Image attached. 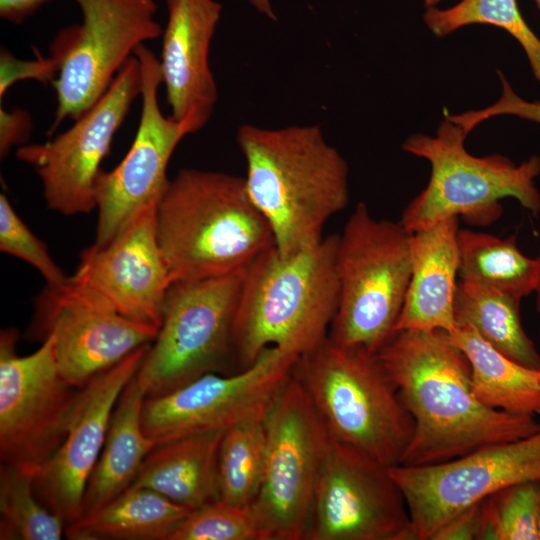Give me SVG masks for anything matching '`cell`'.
<instances>
[{
	"label": "cell",
	"mask_w": 540,
	"mask_h": 540,
	"mask_svg": "<svg viewBox=\"0 0 540 540\" xmlns=\"http://www.w3.org/2000/svg\"><path fill=\"white\" fill-rule=\"evenodd\" d=\"M414 421L399 465L450 461L540 431L534 416L490 408L472 389L471 366L443 330H400L378 352Z\"/></svg>",
	"instance_id": "obj_1"
},
{
	"label": "cell",
	"mask_w": 540,
	"mask_h": 540,
	"mask_svg": "<svg viewBox=\"0 0 540 540\" xmlns=\"http://www.w3.org/2000/svg\"><path fill=\"white\" fill-rule=\"evenodd\" d=\"M236 142L246 162V190L279 254L291 256L320 243L325 224L349 201L348 164L321 127L244 124Z\"/></svg>",
	"instance_id": "obj_2"
},
{
	"label": "cell",
	"mask_w": 540,
	"mask_h": 540,
	"mask_svg": "<svg viewBox=\"0 0 540 540\" xmlns=\"http://www.w3.org/2000/svg\"><path fill=\"white\" fill-rule=\"evenodd\" d=\"M157 237L172 282L243 270L275 246L244 177L183 169L157 207Z\"/></svg>",
	"instance_id": "obj_3"
},
{
	"label": "cell",
	"mask_w": 540,
	"mask_h": 540,
	"mask_svg": "<svg viewBox=\"0 0 540 540\" xmlns=\"http://www.w3.org/2000/svg\"><path fill=\"white\" fill-rule=\"evenodd\" d=\"M337 242L329 235L291 256L274 246L248 265L233 327L237 371L266 348L301 357L328 336L339 300Z\"/></svg>",
	"instance_id": "obj_4"
},
{
	"label": "cell",
	"mask_w": 540,
	"mask_h": 540,
	"mask_svg": "<svg viewBox=\"0 0 540 540\" xmlns=\"http://www.w3.org/2000/svg\"><path fill=\"white\" fill-rule=\"evenodd\" d=\"M293 375L334 441L385 467L401 463L414 421L378 353L327 336Z\"/></svg>",
	"instance_id": "obj_5"
},
{
	"label": "cell",
	"mask_w": 540,
	"mask_h": 540,
	"mask_svg": "<svg viewBox=\"0 0 540 540\" xmlns=\"http://www.w3.org/2000/svg\"><path fill=\"white\" fill-rule=\"evenodd\" d=\"M468 134L446 116L434 136L414 133L402 149L426 159L430 177L426 187L404 209L400 223L414 233L451 217L487 225L502 212L500 200L516 199L533 216L540 215V157L517 165L493 154L476 157L464 142Z\"/></svg>",
	"instance_id": "obj_6"
},
{
	"label": "cell",
	"mask_w": 540,
	"mask_h": 540,
	"mask_svg": "<svg viewBox=\"0 0 540 540\" xmlns=\"http://www.w3.org/2000/svg\"><path fill=\"white\" fill-rule=\"evenodd\" d=\"M413 233L357 204L338 235L339 300L328 337L378 353L396 333L413 264Z\"/></svg>",
	"instance_id": "obj_7"
},
{
	"label": "cell",
	"mask_w": 540,
	"mask_h": 540,
	"mask_svg": "<svg viewBox=\"0 0 540 540\" xmlns=\"http://www.w3.org/2000/svg\"><path fill=\"white\" fill-rule=\"evenodd\" d=\"M245 269L172 283L157 336L136 374L146 398L207 373L226 374L234 362L233 327Z\"/></svg>",
	"instance_id": "obj_8"
},
{
	"label": "cell",
	"mask_w": 540,
	"mask_h": 540,
	"mask_svg": "<svg viewBox=\"0 0 540 540\" xmlns=\"http://www.w3.org/2000/svg\"><path fill=\"white\" fill-rule=\"evenodd\" d=\"M264 423V476L251 511L263 540H304L331 437L294 375L272 401Z\"/></svg>",
	"instance_id": "obj_9"
},
{
	"label": "cell",
	"mask_w": 540,
	"mask_h": 540,
	"mask_svg": "<svg viewBox=\"0 0 540 540\" xmlns=\"http://www.w3.org/2000/svg\"><path fill=\"white\" fill-rule=\"evenodd\" d=\"M81 22L59 30L50 44L58 62L52 83L57 98L53 133L65 119L76 120L106 92L137 47L158 38L156 0H73Z\"/></svg>",
	"instance_id": "obj_10"
},
{
	"label": "cell",
	"mask_w": 540,
	"mask_h": 540,
	"mask_svg": "<svg viewBox=\"0 0 540 540\" xmlns=\"http://www.w3.org/2000/svg\"><path fill=\"white\" fill-rule=\"evenodd\" d=\"M17 341L16 329L1 330L0 458L35 476L66 437L78 388L61 376L51 334L27 356Z\"/></svg>",
	"instance_id": "obj_11"
},
{
	"label": "cell",
	"mask_w": 540,
	"mask_h": 540,
	"mask_svg": "<svg viewBox=\"0 0 540 540\" xmlns=\"http://www.w3.org/2000/svg\"><path fill=\"white\" fill-rule=\"evenodd\" d=\"M304 540H416L389 467L331 438Z\"/></svg>",
	"instance_id": "obj_12"
},
{
	"label": "cell",
	"mask_w": 540,
	"mask_h": 540,
	"mask_svg": "<svg viewBox=\"0 0 540 540\" xmlns=\"http://www.w3.org/2000/svg\"><path fill=\"white\" fill-rule=\"evenodd\" d=\"M405 498L416 540H432L455 515L516 483L540 480V431L443 463L389 467Z\"/></svg>",
	"instance_id": "obj_13"
},
{
	"label": "cell",
	"mask_w": 540,
	"mask_h": 540,
	"mask_svg": "<svg viewBox=\"0 0 540 540\" xmlns=\"http://www.w3.org/2000/svg\"><path fill=\"white\" fill-rule=\"evenodd\" d=\"M298 356L266 348L249 367L231 374L207 373L169 393L145 399L141 421L157 445L210 431H225L252 417H265L293 375Z\"/></svg>",
	"instance_id": "obj_14"
},
{
	"label": "cell",
	"mask_w": 540,
	"mask_h": 540,
	"mask_svg": "<svg viewBox=\"0 0 540 540\" xmlns=\"http://www.w3.org/2000/svg\"><path fill=\"white\" fill-rule=\"evenodd\" d=\"M140 91L141 70L133 55L106 92L68 130L17 149L16 157L38 174L49 209L67 216L96 209L94 182L100 164Z\"/></svg>",
	"instance_id": "obj_15"
},
{
	"label": "cell",
	"mask_w": 540,
	"mask_h": 540,
	"mask_svg": "<svg viewBox=\"0 0 540 540\" xmlns=\"http://www.w3.org/2000/svg\"><path fill=\"white\" fill-rule=\"evenodd\" d=\"M158 203L141 209L108 243L86 248L74 275L57 288L76 300L159 328L173 282L157 237Z\"/></svg>",
	"instance_id": "obj_16"
},
{
	"label": "cell",
	"mask_w": 540,
	"mask_h": 540,
	"mask_svg": "<svg viewBox=\"0 0 540 540\" xmlns=\"http://www.w3.org/2000/svg\"><path fill=\"white\" fill-rule=\"evenodd\" d=\"M133 55L141 70V115L127 154L114 169H101L95 179L98 210L95 245L108 243L141 209L160 200L170 181L169 160L179 142L188 135L180 123L161 111L159 59L144 44Z\"/></svg>",
	"instance_id": "obj_17"
},
{
	"label": "cell",
	"mask_w": 540,
	"mask_h": 540,
	"mask_svg": "<svg viewBox=\"0 0 540 540\" xmlns=\"http://www.w3.org/2000/svg\"><path fill=\"white\" fill-rule=\"evenodd\" d=\"M149 345L78 387L66 437L34 477L36 495L65 526L80 517L85 489L102 452L114 408L137 374Z\"/></svg>",
	"instance_id": "obj_18"
},
{
	"label": "cell",
	"mask_w": 540,
	"mask_h": 540,
	"mask_svg": "<svg viewBox=\"0 0 540 540\" xmlns=\"http://www.w3.org/2000/svg\"><path fill=\"white\" fill-rule=\"evenodd\" d=\"M35 326L43 338L49 334L54 337L60 374L77 388L151 344L159 330L48 286L37 299Z\"/></svg>",
	"instance_id": "obj_19"
},
{
	"label": "cell",
	"mask_w": 540,
	"mask_h": 540,
	"mask_svg": "<svg viewBox=\"0 0 540 540\" xmlns=\"http://www.w3.org/2000/svg\"><path fill=\"white\" fill-rule=\"evenodd\" d=\"M167 23L159 59L170 116L187 134L210 120L218 91L209 51L222 14L217 0H165Z\"/></svg>",
	"instance_id": "obj_20"
},
{
	"label": "cell",
	"mask_w": 540,
	"mask_h": 540,
	"mask_svg": "<svg viewBox=\"0 0 540 540\" xmlns=\"http://www.w3.org/2000/svg\"><path fill=\"white\" fill-rule=\"evenodd\" d=\"M459 218L451 217L413 233L412 274L400 313V330L456 328L454 298L460 268Z\"/></svg>",
	"instance_id": "obj_21"
},
{
	"label": "cell",
	"mask_w": 540,
	"mask_h": 540,
	"mask_svg": "<svg viewBox=\"0 0 540 540\" xmlns=\"http://www.w3.org/2000/svg\"><path fill=\"white\" fill-rule=\"evenodd\" d=\"M223 433L204 432L157 445L131 487L149 488L189 511L219 501L218 456Z\"/></svg>",
	"instance_id": "obj_22"
},
{
	"label": "cell",
	"mask_w": 540,
	"mask_h": 540,
	"mask_svg": "<svg viewBox=\"0 0 540 540\" xmlns=\"http://www.w3.org/2000/svg\"><path fill=\"white\" fill-rule=\"evenodd\" d=\"M145 399L144 387L135 375L112 413L102 452L85 489L79 518L94 513L129 489L143 461L156 447L142 427Z\"/></svg>",
	"instance_id": "obj_23"
},
{
	"label": "cell",
	"mask_w": 540,
	"mask_h": 540,
	"mask_svg": "<svg viewBox=\"0 0 540 540\" xmlns=\"http://www.w3.org/2000/svg\"><path fill=\"white\" fill-rule=\"evenodd\" d=\"M467 357L472 389L484 405L515 414H540V370L524 367L506 357L469 326L447 333Z\"/></svg>",
	"instance_id": "obj_24"
},
{
	"label": "cell",
	"mask_w": 540,
	"mask_h": 540,
	"mask_svg": "<svg viewBox=\"0 0 540 540\" xmlns=\"http://www.w3.org/2000/svg\"><path fill=\"white\" fill-rule=\"evenodd\" d=\"M190 511L144 487H130L92 514L65 526L72 540H168Z\"/></svg>",
	"instance_id": "obj_25"
},
{
	"label": "cell",
	"mask_w": 540,
	"mask_h": 540,
	"mask_svg": "<svg viewBox=\"0 0 540 540\" xmlns=\"http://www.w3.org/2000/svg\"><path fill=\"white\" fill-rule=\"evenodd\" d=\"M521 301L484 284L461 278L454 298L456 327H472L506 357L524 367L540 370V354L521 322Z\"/></svg>",
	"instance_id": "obj_26"
},
{
	"label": "cell",
	"mask_w": 540,
	"mask_h": 540,
	"mask_svg": "<svg viewBox=\"0 0 540 540\" xmlns=\"http://www.w3.org/2000/svg\"><path fill=\"white\" fill-rule=\"evenodd\" d=\"M460 278L472 280L522 300L534 293L538 259L524 255L516 236L500 238L460 229L458 234Z\"/></svg>",
	"instance_id": "obj_27"
},
{
	"label": "cell",
	"mask_w": 540,
	"mask_h": 540,
	"mask_svg": "<svg viewBox=\"0 0 540 540\" xmlns=\"http://www.w3.org/2000/svg\"><path fill=\"white\" fill-rule=\"evenodd\" d=\"M265 455L264 417L248 418L226 429L218 456L220 500L250 506L263 481Z\"/></svg>",
	"instance_id": "obj_28"
},
{
	"label": "cell",
	"mask_w": 540,
	"mask_h": 540,
	"mask_svg": "<svg viewBox=\"0 0 540 540\" xmlns=\"http://www.w3.org/2000/svg\"><path fill=\"white\" fill-rule=\"evenodd\" d=\"M34 477L1 463V540H60L65 536V523L36 495Z\"/></svg>",
	"instance_id": "obj_29"
},
{
	"label": "cell",
	"mask_w": 540,
	"mask_h": 540,
	"mask_svg": "<svg viewBox=\"0 0 540 540\" xmlns=\"http://www.w3.org/2000/svg\"><path fill=\"white\" fill-rule=\"evenodd\" d=\"M423 20L439 38L471 24L504 29L522 46L533 75L540 83V39L525 22L516 0H461L446 9L428 7Z\"/></svg>",
	"instance_id": "obj_30"
},
{
	"label": "cell",
	"mask_w": 540,
	"mask_h": 540,
	"mask_svg": "<svg viewBox=\"0 0 540 540\" xmlns=\"http://www.w3.org/2000/svg\"><path fill=\"white\" fill-rule=\"evenodd\" d=\"M540 480L507 486L482 501L478 540H540Z\"/></svg>",
	"instance_id": "obj_31"
},
{
	"label": "cell",
	"mask_w": 540,
	"mask_h": 540,
	"mask_svg": "<svg viewBox=\"0 0 540 540\" xmlns=\"http://www.w3.org/2000/svg\"><path fill=\"white\" fill-rule=\"evenodd\" d=\"M168 540H263L250 506L222 500L190 511Z\"/></svg>",
	"instance_id": "obj_32"
},
{
	"label": "cell",
	"mask_w": 540,
	"mask_h": 540,
	"mask_svg": "<svg viewBox=\"0 0 540 540\" xmlns=\"http://www.w3.org/2000/svg\"><path fill=\"white\" fill-rule=\"evenodd\" d=\"M0 249L32 265L48 287L57 288L67 281L47 246L25 225L4 193L0 195Z\"/></svg>",
	"instance_id": "obj_33"
},
{
	"label": "cell",
	"mask_w": 540,
	"mask_h": 540,
	"mask_svg": "<svg viewBox=\"0 0 540 540\" xmlns=\"http://www.w3.org/2000/svg\"><path fill=\"white\" fill-rule=\"evenodd\" d=\"M498 75L502 91L501 96L495 103L486 108L470 110L462 114L451 115L446 112L445 116L459 125L467 134L482 122L500 115L516 116L540 125V101L523 99L516 94L501 71H498Z\"/></svg>",
	"instance_id": "obj_34"
},
{
	"label": "cell",
	"mask_w": 540,
	"mask_h": 540,
	"mask_svg": "<svg viewBox=\"0 0 540 540\" xmlns=\"http://www.w3.org/2000/svg\"><path fill=\"white\" fill-rule=\"evenodd\" d=\"M33 60H22L7 49L0 53V98L10 87L22 80H36L42 84L53 83L58 74V62L49 54L44 57L35 49Z\"/></svg>",
	"instance_id": "obj_35"
},
{
	"label": "cell",
	"mask_w": 540,
	"mask_h": 540,
	"mask_svg": "<svg viewBox=\"0 0 540 540\" xmlns=\"http://www.w3.org/2000/svg\"><path fill=\"white\" fill-rule=\"evenodd\" d=\"M32 118L21 108L11 111L0 108V156L5 158L10 149L27 141L32 131Z\"/></svg>",
	"instance_id": "obj_36"
},
{
	"label": "cell",
	"mask_w": 540,
	"mask_h": 540,
	"mask_svg": "<svg viewBox=\"0 0 540 540\" xmlns=\"http://www.w3.org/2000/svg\"><path fill=\"white\" fill-rule=\"evenodd\" d=\"M481 505L482 501L455 515L435 533L432 540H478Z\"/></svg>",
	"instance_id": "obj_37"
},
{
	"label": "cell",
	"mask_w": 540,
	"mask_h": 540,
	"mask_svg": "<svg viewBox=\"0 0 540 540\" xmlns=\"http://www.w3.org/2000/svg\"><path fill=\"white\" fill-rule=\"evenodd\" d=\"M49 0H0V16L14 24L23 23Z\"/></svg>",
	"instance_id": "obj_38"
},
{
	"label": "cell",
	"mask_w": 540,
	"mask_h": 540,
	"mask_svg": "<svg viewBox=\"0 0 540 540\" xmlns=\"http://www.w3.org/2000/svg\"><path fill=\"white\" fill-rule=\"evenodd\" d=\"M253 6L259 13L271 20H276V14L272 7L271 0H243Z\"/></svg>",
	"instance_id": "obj_39"
},
{
	"label": "cell",
	"mask_w": 540,
	"mask_h": 540,
	"mask_svg": "<svg viewBox=\"0 0 540 540\" xmlns=\"http://www.w3.org/2000/svg\"><path fill=\"white\" fill-rule=\"evenodd\" d=\"M537 259L539 262V275H538V281H537V285H536L534 293L536 294V308H537L538 313L540 314V256L537 257Z\"/></svg>",
	"instance_id": "obj_40"
},
{
	"label": "cell",
	"mask_w": 540,
	"mask_h": 540,
	"mask_svg": "<svg viewBox=\"0 0 540 540\" xmlns=\"http://www.w3.org/2000/svg\"><path fill=\"white\" fill-rule=\"evenodd\" d=\"M443 0H423L425 6L428 7H435L438 3L442 2Z\"/></svg>",
	"instance_id": "obj_41"
},
{
	"label": "cell",
	"mask_w": 540,
	"mask_h": 540,
	"mask_svg": "<svg viewBox=\"0 0 540 540\" xmlns=\"http://www.w3.org/2000/svg\"><path fill=\"white\" fill-rule=\"evenodd\" d=\"M535 1H536L537 5H538V7L540 9V0H535Z\"/></svg>",
	"instance_id": "obj_42"
},
{
	"label": "cell",
	"mask_w": 540,
	"mask_h": 540,
	"mask_svg": "<svg viewBox=\"0 0 540 540\" xmlns=\"http://www.w3.org/2000/svg\"><path fill=\"white\" fill-rule=\"evenodd\" d=\"M539 532H540V517H539Z\"/></svg>",
	"instance_id": "obj_43"
}]
</instances>
